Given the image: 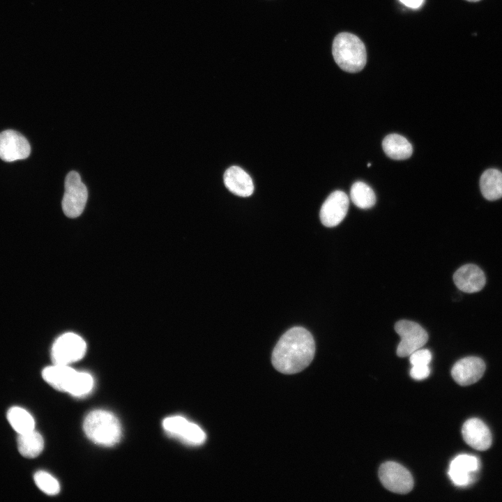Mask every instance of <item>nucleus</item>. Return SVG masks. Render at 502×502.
Returning a JSON list of instances; mask_svg holds the SVG:
<instances>
[{
	"label": "nucleus",
	"mask_w": 502,
	"mask_h": 502,
	"mask_svg": "<svg viewBox=\"0 0 502 502\" xmlns=\"http://www.w3.org/2000/svg\"><path fill=\"white\" fill-rule=\"evenodd\" d=\"M315 342L305 328L296 326L282 335L272 353V364L279 372L291 374L307 367L314 358Z\"/></svg>",
	"instance_id": "1"
},
{
	"label": "nucleus",
	"mask_w": 502,
	"mask_h": 502,
	"mask_svg": "<svg viewBox=\"0 0 502 502\" xmlns=\"http://www.w3.org/2000/svg\"><path fill=\"white\" fill-rule=\"evenodd\" d=\"M332 53L337 66L348 73L359 72L366 64L365 45L358 37L351 33L342 32L335 37Z\"/></svg>",
	"instance_id": "2"
},
{
	"label": "nucleus",
	"mask_w": 502,
	"mask_h": 502,
	"mask_svg": "<svg viewBox=\"0 0 502 502\" xmlns=\"http://www.w3.org/2000/svg\"><path fill=\"white\" fill-rule=\"evenodd\" d=\"M83 428L93 443L103 446L116 445L121 437V426L118 418L105 410H94L85 418Z\"/></svg>",
	"instance_id": "3"
},
{
	"label": "nucleus",
	"mask_w": 502,
	"mask_h": 502,
	"mask_svg": "<svg viewBox=\"0 0 502 502\" xmlns=\"http://www.w3.org/2000/svg\"><path fill=\"white\" fill-rule=\"evenodd\" d=\"M88 199V191L79 174L70 172L65 179V192L62 199L63 213L68 218H77L83 212Z\"/></svg>",
	"instance_id": "4"
},
{
	"label": "nucleus",
	"mask_w": 502,
	"mask_h": 502,
	"mask_svg": "<svg viewBox=\"0 0 502 502\" xmlns=\"http://www.w3.org/2000/svg\"><path fill=\"white\" fill-rule=\"evenodd\" d=\"M86 350L85 341L78 335L65 333L54 342L51 356L54 364L69 365L82 359Z\"/></svg>",
	"instance_id": "5"
},
{
	"label": "nucleus",
	"mask_w": 502,
	"mask_h": 502,
	"mask_svg": "<svg viewBox=\"0 0 502 502\" xmlns=\"http://www.w3.org/2000/svg\"><path fill=\"white\" fill-rule=\"evenodd\" d=\"M396 333L401 340L397 348L400 357L409 356L415 351L422 348L428 340L427 331L416 322L400 320L395 325Z\"/></svg>",
	"instance_id": "6"
},
{
	"label": "nucleus",
	"mask_w": 502,
	"mask_h": 502,
	"mask_svg": "<svg viewBox=\"0 0 502 502\" xmlns=\"http://www.w3.org/2000/svg\"><path fill=\"white\" fill-rule=\"evenodd\" d=\"M379 477L383 487L394 493L407 494L413 487V479L411 473L395 462L382 464L379 470Z\"/></svg>",
	"instance_id": "7"
},
{
	"label": "nucleus",
	"mask_w": 502,
	"mask_h": 502,
	"mask_svg": "<svg viewBox=\"0 0 502 502\" xmlns=\"http://www.w3.org/2000/svg\"><path fill=\"white\" fill-rule=\"evenodd\" d=\"M162 426L168 434L189 445H201L206 438L205 432L199 425L180 416L166 418Z\"/></svg>",
	"instance_id": "8"
},
{
	"label": "nucleus",
	"mask_w": 502,
	"mask_h": 502,
	"mask_svg": "<svg viewBox=\"0 0 502 502\" xmlns=\"http://www.w3.org/2000/svg\"><path fill=\"white\" fill-rule=\"evenodd\" d=\"M480 466V460L477 457L461 454L451 461L448 474L455 485L465 487L474 482Z\"/></svg>",
	"instance_id": "9"
},
{
	"label": "nucleus",
	"mask_w": 502,
	"mask_h": 502,
	"mask_svg": "<svg viewBox=\"0 0 502 502\" xmlns=\"http://www.w3.org/2000/svg\"><path fill=\"white\" fill-rule=\"evenodd\" d=\"M31 153L28 140L19 132L6 130L0 132V158L5 162L25 159Z\"/></svg>",
	"instance_id": "10"
},
{
	"label": "nucleus",
	"mask_w": 502,
	"mask_h": 502,
	"mask_svg": "<svg viewBox=\"0 0 502 502\" xmlns=\"http://www.w3.org/2000/svg\"><path fill=\"white\" fill-rule=\"evenodd\" d=\"M349 200L346 193L340 190L332 192L325 200L320 210L321 223L327 227L339 225L345 218Z\"/></svg>",
	"instance_id": "11"
},
{
	"label": "nucleus",
	"mask_w": 502,
	"mask_h": 502,
	"mask_svg": "<svg viewBox=\"0 0 502 502\" xmlns=\"http://www.w3.org/2000/svg\"><path fill=\"white\" fill-rule=\"evenodd\" d=\"M485 370V362L476 356L463 358L457 361L451 370L454 380L461 386H469L477 382Z\"/></svg>",
	"instance_id": "12"
},
{
	"label": "nucleus",
	"mask_w": 502,
	"mask_h": 502,
	"mask_svg": "<svg viewBox=\"0 0 502 502\" xmlns=\"http://www.w3.org/2000/svg\"><path fill=\"white\" fill-rule=\"evenodd\" d=\"M462 433L465 442L476 450H486L491 446L489 429L478 418L467 420L463 425Z\"/></svg>",
	"instance_id": "13"
},
{
	"label": "nucleus",
	"mask_w": 502,
	"mask_h": 502,
	"mask_svg": "<svg viewBox=\"0 0 502 502\" xmlns=\"http://www.w3.org/2000/svg\"><path fill=\"white\" fill-rule=\"evenodd\" d=\"M456 287L466 293H474L481 290L486 282L483 271L478 266L465 264L459 268L453 275Z\"/></svg>",
	"instance_id": "14"
},
{
	"label": "nucleus",
	"mask_w": 502,
	"mask_h": 502,
	"mask_svg": "<svg viewBox=\"0 0 502 502\" xmlns=\"http://www.w3.org/2000/svg\"><path fill=\"white\" fill-rule=\"evenodd\" d=\"M77 372L68 365L54 364L44 368L42 376L54 388L69 393Z\"/></svg>",
	"instance_id": "15"
},
{
	"label": "nucleus",
	"mask_w": 502,
	"mask_h": 502,
	"mask_svg": "<svg viewBox=\"0 0 502 502\" xmlns=\"http://www.w3.org/2000/svg\"><path fill=\"white\" fill-rule=\"evenodd\" d=\"M224 183L230 192L240 197H249L254 191L251 177L238 166H231L225 171Z\"/></svg>",
	"instance_id": "16"
},
{
	"label": "nucleus",
	"mask_w": 502,
	"mask_h": 502,
	"mask_svg": "<svg viewBox=\"0 0 502 502\" xmlns=\"http://www.w3.org/2000/svg\"><path fill=\"white\" fill-rule=\"evenodd\" d=\"M382 147L385 153L393 160L407 159L413 153L411 143L398 134L387 135L383 140Z\"/></svg>",
	"instance_id": "17"
},
{
	"label": "nucleus",
	"mask_w": 502,
	"mask_h": 502,
	"mask_svg": "<svg viewBox=\"0 0 502 502\" xmlns=\"http://www.w3.org/2000/svg\"><path fill=\"white\" fill-rule=\"evenodd\" d=\"M480 188L483 197L488 200L502 197V172L496 169H487L480 177Z\"/></svg>",
	"instance_id": "18"
},
{
	"label": "nucleus",
	"mask_w": 502,
	"mask_h": 502,
	"mask_svg": "<svg viewBox=\"0 0 502 502\" xmlns=\"http://www.w3.org/2000/svg\"><path fill=\"white\" fill-rule=\"evenodd\" d=\"M17 448L20 453L26 458H35L43 450L44 440L43 436L35 430L19 434Z\"/></svg>",
	"instance_id": "19"
},
{
	"label": "nucleus",
	"mask_w": 502,
	"mask_h": 502,
	"mask_svg": "<svg viewBox=\"0 0 502 502\" xmlns=\"http://www.w3.org/2000/svg\"><path fill=\"white\" fill-rule=\"evenodd\" d=\"M432 360V353L428 349H419L409 356L412 365L411 376L416 380H423L428 377L430 373L429 364Z\"/></svg>",
	"instance_id": "20"
},
{
	"label": "nucleus",
	"mask_w": 502,
	"mask_h": 502,
	"mask_svg": "<svg viewBox=\"0 0 502 502\" xmlns=\"http://www.w3.org/2000/svg\"><path fill=\"white\" fill-rule=\"evenodd\" d=\"M7 419L13 429L19 434L34 430V419L23 408L19 406L11 407L7 412Z\"/></svg>",
	"instance_id": "21"
},
{
	"label": "nucleus",
	"mask_w": 502,
	"mask_h": 502,
	"mask_svg": "<svg viewBox=\"0 0 502 502\" xmlns=\"http://www.w3.org/2000/svg\"><path fill=\"white\" fill-rule=\"evenodd\" d=\"M350 197L356 206L363 209L372 207L376 202V196L373 190L361 181H357L352 185Z\"/></svg>",
	"instance_id": "22"
},
{
	"label": "nucleus",
	"mask_w": 502,
	"mask_h": 502,
	"mask_svg": "<svg viewBox=\"0 0 502 502\" xmlns=\"http://www.w3.org/2000/svg\"><path fill=\"white\" fill-rule=\"evenodd\" d=\"M33 479L37 487L47 495H56L60 491L58 481L45 471H39L36 472Z\"/></svg>",
	"instance_id": "23"
},
{
	"label": "nucleus",
	"mask_w": 502,
	"mask_h": 502,
	"mask_svg": "<svg viewBox=\"0 0 502 502\" xmlns=\"http://www.w3.org/2000/svg\"><path fill=\"white\" fill-rule=\"evenodd\" d=\"M93 386V380L89 374L78 372L69 393L73 396L82 397L91 392Z\"/></svg>",
	"instance_id": "24"
},
{
	"label": "nucleus",
	"mask_w": 502,
	"mask_h": 502,
	"mask_svg": "<svg viewBox=\"0 0 502 502\" xmlns=\"http://www.w3.org/2000/svg\"><path fill=\"white\" fill-rule=\"evenodd\" d=\"M406 6L411 8H418L424 3L425 0H400Z\"/></svg>",
	"instance_id": "25"
},
{
	"label": "nucleus",
	"mask_w": 502,
	"mask_h": 502,
	"mask_svg": "<svg viewBox=\"0 0 502 502\" xmlns=\"http://www.w3.org/2000/svg\"><path fill=\"white\" fill-rule=\"evenodd\" d=\"M466 1H470V2H477V1H480V0H466Z\"/></svg>",
	"instance_id": "26"
}]
</instances>
